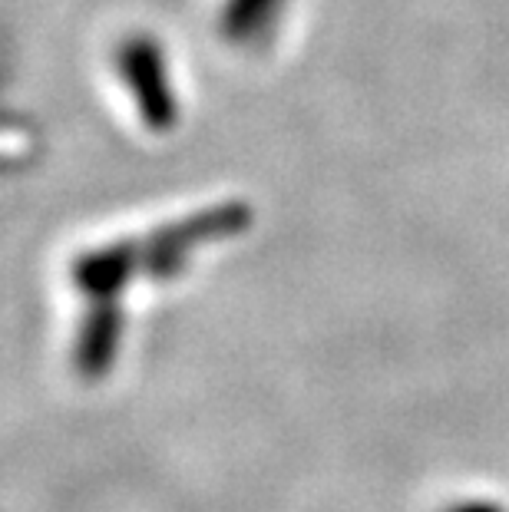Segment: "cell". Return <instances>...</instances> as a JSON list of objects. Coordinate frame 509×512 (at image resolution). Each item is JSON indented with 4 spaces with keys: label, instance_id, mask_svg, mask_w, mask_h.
I'll return each instance as SVG.
<instances>
[{
    "label": "cell",
    "instance_id": "cell-3",
    "mask_svg": "<svg viewBox=\"0 0 509 512\" xmlns=\"http://www.w3.org/2000/svg\"><path fill=\"white\" fill-rule=\"evenodd\" d=\"M126 337V311L116 301L86 304L77 341H73V367L83 380H103L119 361Z\"/></svg>",
    "mask_w": 509,
    "mask_h": 512
},
{
    "label": "cell",
    "instance_id": "cell-4",
    "mask_svg": "<svg viewBox=\"0 0 509 512\" xmlns=\"http://www.w3.org/2000/svg\"><path fill=\"white\" fill-rule=\"evenodd\" d=\"M288 0H225L219 10V34L232 47H258L275 34Z\"/></svg>",
    "mask_w": 509,
    "mask_h": 512
},
{
    "label": "cell",
    "instance_id": "cell-2",
    "mask_svg": "<svg viewBox=\"0 0 509 512\" xmlns=\"http://www.w3.org/2000/svg\"><path fill=\"white\" fill-rule=\"evenodd\" d=\"M113 63L146 129L172 133L179 123V93L166 47L153 34H129L119 40Z\"/></svg>",
    "mask_w": 509,
    "mask_h": 512
},
{
    "label": "cell",
    "instance_id": "cell-5",
    "mask_svg": "<svg viewBox=\"0 0 509 512\" xmlns=\"http://www.w3.org/2000/svg\"><path fill=\"white\" fill-rule=\"evenodd\" d=\"M447 512H506V509L500 503H493V499H470V503L450 506Z\"/></svg>",
    "mask_w": 509,
    "mask_h": 512
},
{
    "label": "cell",
    "instance_id": "cell-1",
    "mask_svg": "<svg viewBox=\"0 0 509 512\" xmlns=\"http://www.w3.org/2000/svg\"><path fill=\"white\" fill-rule=\"evenodd\" d=\"M245 225H252V209L242 202L212 205V209L186 215V219L162 225L143 238H119V242L86 248L73 261L70 275L73 288L80 291L86 304L116 301L123 304V294L133 281L143 278H176L182 268L196 258L199 248L215 245L222 238L242 235Z\"/></svg>",
    "mask_w": 509,
    "mask_h": 512
}]
</instances>
